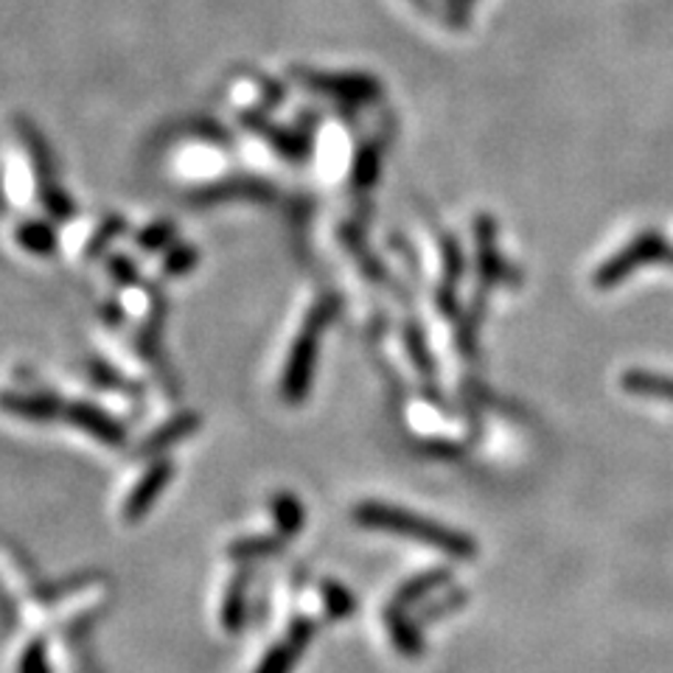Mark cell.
Wrapping results in <instances>:
<instances>
[{"label":"cell","mask_w":673,"mask_h":673,"mask_svg":"<svg viewBox=\"0 0 673 673\" xmlns=\"http://www.w3.org/2000/svg\"><path fill=\"white\" fill-rule=\"evenodd\" d=\"M169 239H172V225L163 222L161 228H149L146 234L141 236V245L146 250H155V248H161V245H166Z\"/></svg>","instance_id":"obj_9"},{"label":"cell","mask_w":673,"mask_h":673,"mask_svg":"<svg viewBox=\"0 0 673 673\" xmlns=\"http://www.w3.org/2000/svg\"><path fill=\"white\" fill-rule=\"evenodd\" d=\"M166 477H169V466L166 464H161L158 469H152V475H149L146 480L141 482V488H138L135 497H132V508H135V511H141V508L146 506V502L152 500L158 491H161V486L166 482Z\"/></svg>","instance_id":"obj_7"},{"label":"cell","mask_w":673,"mask_h":673,"mask_svg":"<svg viewBox=\"0 0 673 673\" xmlns=\"http://www.w3.org/2000/svg\"><path fill=\"white\" fill-rule=\"evenodd\" d=\"M68 415L70 421H76V424H79L82 430H87V433H94L96 438L112 441V444H118V441L124 438V430H121L110 415L90 408V404H74V408H68Z\"/></svg>","instance_id":"obj_4"},{"label":"cell","mask_w":673,"mask_h":673,"mask_svg":"<svg viewBox=\"0 0 673 673\" xmlns=\"http://www.w3.org/2000/svg\"><path fill=\"white\" fill-rule=\"evenodd\" d=\"M634 390H649V393H660V395H673V384H660V382H634L631 384Z\"/></svg>","instance_id":"obj_10"},{"label":"cell","mask_w":673,"mask_h":673,"mask_svg":"<svg viewBox=\"0 0 673 673\" xmlns=\"http://www.w3.org/2000/svg\"><path fill=\"white\" fill-rule=\"evenodd\" d=\"M312 87L323 90V94L340 96V99L368 101L379 94V85L371 76H310Z\"/></svg>","instance_id":"obj_3"},{"label":"cell","mask_w":673,"mask_h":673,"mask_svg":"<svg viewBox=\"0 0 673 673\" xmlns=\"http://www.w3.org/2000/svg\"><path fill=\"white\" fill-rule=\"evenodd\" d=\"M197 259L199 253L194 248H177L166 259V270L172 272V275H177V272H188L194 264H197Z\"/></svg>","instance_id":"obj_8"},{"label":"cell","mask_w":673,"mask_h":673,"mask_svg":"<svg viewBox=\"0 0 673 673\" xmlns=\"http://www.w3.org/2000/svg\"><path fill=\"white\" fill-rule=\"evenodd\" d=\"M0 408L7 413L25 415V419H51L56 415L59 404L51 395H20V393H3L0 395Z\"/></svg>","instance_id":"obj_5"},{"label":"cell","mask_w":673,"mask_h":673,"mask_svg":"<svg viewBox=\"0 0 673 673\" xmlns=\"http://www.w3.org/2000/svg\"><path fill=\"white\" fill-rule=\"evenodd\" d=\"M332 321V303H323L321 310L312 312V317L303 326L301 337L292 346L290 362H286L284 371V399L286 402H301L306 390H310L312 382V371H315V357H317V346H321V334L323 326Z\"/></svg>","instance_id":"obj_1"},{"label":"cell","mask_w":673,"mask_h":673,"mask_svg":"<svg viewBox=\"0 0 673 673\" xmlns=\"http://www.w3.org/2000/svg\"><path fill=\"white\" fill-rule=\"evenodd\" d=\"M357 513L362 517V522H368V525H384V528H393V531H408L413 533V536H419L421 542L438 544V547L449 550V553H457V556H466V553L475 550V544H471L466 536H457V533L446 531V528L433 525V522H424V519H415L413 513L393 511V508H384V506H365L359 508Z\"/></svg>","instance_id":"obj_2"},{"label":"cell","mask_w":673,"mask_h":673,"mask_svg":"<svg viewBox=\"0 0 673 673\" xmlns=\"http://www.w3.org/2000/svg\"><path fill=\"white\" fill-rule=\"evenodd\" d=\"M18 241L25 250H32V253H54L56 236L48 225L29 222L18 230Z\"/></svg>","instance_id":"obj_6"}]
</instances>
